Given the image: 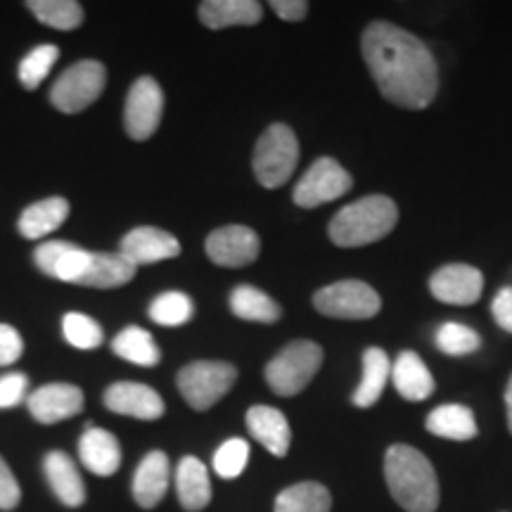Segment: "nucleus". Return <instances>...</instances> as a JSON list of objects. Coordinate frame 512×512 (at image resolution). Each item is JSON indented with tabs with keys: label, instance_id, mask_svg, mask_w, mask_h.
Listing matches in <instances>:
<instances>
[{
	"label": "nucleus",
	"instance_id": "obj_1",
	"mask_svg": "<svg viewBox=\"0 0 512 512\" xmlns=\"http://www.w3.org/2000/svg\"><path fill=\"white\" fill-rule=\"evenodd\" d=\"M361 53L377 91L401 110H425L437 98L439 69L432 50L392 22H370Z\"/></svg>",
	"mask_w": 512,
	"mask_h": 512
},
{
	"label": "nucleus",
	"instance_id": "obj_2",
	"mask_svg": "<svg viewBox=\"0 0 512 512\" xmlns=\"http://www.w3.org/2000/svg\"><path fill=\"white\" fill-rule=\"evenodd\" d=\"M389 494L406 512H437L439 479L425 453L408 444H394L384 456Z\"/></svg>",
	"mask_w": 512,
	"mask_h": 512
},
{
	"label": "nucleus",
	"instance_id": "obj_3",
	"mask_svg": "<svg viewBox=\"0 0 512 512\" xmlns=\"http://www.w3.org/2000/svg\"><path fill=\"white\" fill-rule=\"evenodd\" d=\"M399 223V207L387 195H368L347 204L332 216L328 235L332 245L354 249L380 242Z\"/></svg>",
	"mask_w": 512,
	"mask_h": 512
},
{
	"label": "nucleus",
	"instance_id": "obj_4",
	"mask_svg": "<svg viewBox=\"0 0 512 512\" xmlns=\"http://www.w3.org/2000/svg\"><path fill=\"white\" fill-rule=\"evenodd\" d=\"M323 349L311 339H297L268 361L264 377L278 396H297L309 387L323 366Z\"/></svg>",
	"mask_w": 512,
	"mask_h": 512
},
{
	"label": "nucleus",
	"instance_id": "obj_5",
	"mask_svg": "<svg viewBox=\"0 0 512 512\" xmlns=\"http://www.w3.org/2000/svg\"><path fill=\"white\" fill-rule=\"evenodd\" d=\"M299 162V140L287 124H271L256 140L252 169L256 181L275 190L290 181Z\"/></svg>",
	"mask_w": 512,
	"mask_h": 512
},
{
	"label": "nucleus",
	"instance_id": "obj_6",
	"mask_svg": "<svg viewBox=\"0 0 512 512\" xmlns=\"http://www.w3.org/2000/svg\"><path fill=\"white\" fill-rule=\"evenodd\" d=\"M238 380V370L223 361H195L181 368L178 389L195 411H209L216 406Z\"/></svg>",
	"mask_w": 512,
	"mask_h": 512
},
{
	"label": "nucleus",
	"instance_id": "obj_7",
	"mask_svg": "<svg viewBox=\"0 0 512 512\" xmlns=\"http://www.w3.org/2000/svg\"><path fill=\"white\" fill-rule=\"evenodd\" d=\"M318 313L339 320H368L382 309V297L363 280H339L313 294Z\"/></svg>",
	"mask_w": 512,
	"mask_h": 512
},
{
	"label": "nucleus",
	"instance_id": "obj_8",
	"mask_svg": "<svg viewBox=\"0 0 512 512\" xmlns=\"http://www.w3.org/2000/svg\"><path fill=\"white\" fill-rule=\"evenodd\" d=\"M107 72L100 62L83 60L76 62L67 72H62L55 86L50 88V102L64 114L83 112L100 98L105 88Z\"/></svg>",
	"mask_w": 512,
	"mask_h": 512
},
{
	"label": "nucleus",
	"instance_id": "obj_9",
	"mask_svg": "<svg viewBox=\"0 0 512 512\" xmlns=\"http://www.w3.org/2000/svg\"><path fill=\"white\" fill-rule=\"evenodd\" d=\"M354 188V178L337 159L320 157L311 164V169L294 185V204L304 209H316L320 204L339 200Z\"/></svg>",
	"mask_w": 512,
	"mask_h": 512
},
{
	"label": "nucleus",
	"instance_id": "obj_10",
	"mask_svg": "<svg viewBox=\"0 0 512 512\" xmlns=\"http://www.w3.org/2000/svg\"><path fill=\"white\" fill-rule=\"evenodd\" d=\"M164 112V93L159 83L150 76H143L131 86L126 98L124 124L126 133L133 140H147L159 128Z\"/></svg>",
	"mask_w": 512,
	"mask_h": 512
},
{
	"label": "nucleus",
	"instance_id": "obj_11",
	"mask_svg": "<svg viewBox=\"0 0 512 512\" xmlns=\"http://www.w3.org/2000/svg\"><path fill=\"white\" fill-rule=\"evenodd\" d=\"M430 292L437 302L472 306L484 292V275L470 264H446L430 278Z\"/></svg>",
	"mask_w": 512,
	"mask_h": 512
},
{
	"label": "nucleus",
	"instance_id": "obj_12",
	"mask_svg": "<svg viewBox=\"0 0 512 512\" xmlns=\"http://www.w3.org/2000/svg\"><path fill=\"white\" fill-rule=\"evenodd\" d=\"M207 256L216 266L242 268L254 264L261 252L259 235L247 226H223L204 242Z\"/></svg>",
	"mask_w": 512,
	"mask_h": 512
},
{
	"label": "nucleus",
	"instance_id": "obj_13",
	"mask_svg": "<svg viewBox=\"0 0 512 512\" xmlns=\"http://www.w3.org/2000/svg\"><path fill=\"white\" fill-rule=\"evenodd\" d=\"M93 254L86 249L69 245V242H43L34 252L36 266L50 278L62 280V283H81L91 266Z\"/></svg>",
	"mask_w": 512,
	"mask_h": 512
},
{
	"label": "nucleus",
	"instance_id": "obj_14",
	"mask_svg": "<svg viewBox=\"0 0 512 512\" xmlns=\"http://www.w3.org/2000/svg\"><path fill=\"white\" fill-rule=\"evenodd\" d=\"M105 406L112 413L131 415L138 420H157L164 415V399L155 389L138 382L112 384L105 392Z\"/></svg>",
	"mask_w": 512,
	"mask_h": 512
},
{
	"label": "nucleus",
	"instance_id": "obj_15",
	"mask_svg": "<svg viewBox=\"0 0 512 512\" xmlns=\"http://www.w3.org/2000/svg\"><path fill=\"white\" fill-rule=\"evenodd\" d=\"M83 408V392L74 384H46L29 396V413L43 425L74 418Z\"/></svg>",
	"mask_w": 512,
	"mask_h": 512
},
{
	"label": "nucleus",
	"instance_id": "obj_16",
	"mask_svg": "<svg viewBox=\"0 0 512 512\" xmlns=\"http://www.w3.org/2000/svg\"><path fill=\"white\" fill-rule=\"evenodd\" d=\"M121 254L136 266L143 264H157L164 259H176L181 254V242L166 230L140 226L121 240Z\"/></svg>",
	"mask_w": 512,
	"mask_h": 512
},
{
	"label": "nucleus",
	"instance_id": "obj_17",
	"mask_svg": "<svg viewBox=\"0 0 512 512\" xmlns=\"http://www.w3.org/2000/svg\"><path fill=\"white\" fill-rule=\"evenodd\" d=\"M247 427L252 437L275 458H285L290 453L292 430L283 411L273 406H252L247 411Z\"/></svg>",
	"mask_w": 512,
	"mask_h": 512
},
{
	"label": "nucleus",
	"instance_id": "obj_18",
	"mask_svg": "<svg viewBox=\"0 0 512 512\" xmlns=\"http://www.w3.org/2000/svg\"><path fill=\"white\" fill-rule=\"evenodd\" d=\"M169 489V458L162 451H152L140 460L133 475V498L140 508H157Z\"/></svg>",
	"mask_w": 512,
	"mask_h": 512
},
{
	"label": "nucleus",
	"instance_id": "obj_19",
	"mask_svg": "<svg viewBox=\"0 0 512 512\" xmlns=\"http://www.w3.org/2000/svg\"><path fill=\"white\" fill-rule=\"evenodd\" d=\"M79 456L93 475L110 477L121 465V446L114 434L100 427H88L79 439Z\"/></svg>",
	"mask_w": 512,
	"mask_h": 512
},
{
	"label": "nucleus",
	"instance_id": "obj_20",
	"mask_svg": "<svg viewBox=\"0 0 512 512\" xmlns=\"http://www.w3.org/2000/svg\"><path fill=\"white\" fill-rule=\"evenodd\" d=\"M392 382L406 401H425L437 389L430 368L415 351H403L392 363Z\"/></svg>",
	"mask_w": 512,
	"mask_h": 512
},
{
	"label": "nucleus",
	"instance_id": "obj_21",
	"mask_svg": "<svg viewBox=\"0 0 512 512\" xmlns=\"http://www.w3.org/2000/svg\"><path fill=\"white\" fill-rule=\"evenodd\" d=\"M264 17V10L256 0H204L200 5V19L207 29L252 27Z\"/></svg>",
	"mask_w": 512,
	"mask_h": 512
},
{
	"label": "nucleus",
	"instance_id": "obj_22",
	"mask_svg": "<svg viewBox=\"0 0 512 512\" xmlns=\"http://www.w3.org/2000/svg\"><path fill=\"white\" fill-rule=\"evenodd\" d=\"M43 470H46L48 484L53 494L67 505V508H79L86 501V486L76 470L74 460L62 451H50L43 460Z\"/></svg>",
	"mask_w": 512,
	"mask_h": 512
},
{
	"label": "nucleus",
	"instance_id": "obj_23",
	"mask_svg": "<svg viewBox=\"0 0 512 512\" xmlns=\"http://www.w3.org/2000/svg\"><path fill=\"white\" fill-rule=\"evenodd\" d=\"M176 491L183 510L200 512L211 503V479L200 458L185 456L176 470Z\"/></svg>",
	"mask_w": 512,
	"mask_h": 512
},
{
	"label": "nucleus",
	"instance_id": "obj_24",
	"mask_svg": "<svg viewBox=\"0 0 512 512\" xmlns=\"http://www.w3.org/2000/svg\"><path fill=\"white\" fill-rule=\"evenodd\" d=\"M389 377H392V361H389L387 351L380 347H368L366 354H363V377L358 382L354 396H351V403L356 408H373L382 399Z\"/></svg>",
	"mask_w": 512,
	"mask_h": 512
},
{
	"label": "nucleus",
	"instance_id": "obj_25",
	"mask_svg": "<svg viewBox=\"0 0 512 512\" xmlns=\"http://www.w3.org/2000/svg\"><path fill=\"white\" fill-rule=\"evenodd\" d=\"M427 432L448 441H472L479 434L475 413L460 403H446L434 408L425 420Z\"/></svg>",
	"mask_w": 512,
	"mask_h": 512
},
{
	"label": "nucleus",
	"instance_id": "obj_26",
	"mask_svg": "<svg viewBox=\"0 0 512 512\" xmlns=\"http://www.w3.org/2000/svg\"><path fill=\"white\" fill-rule=\"evenodd\" d=\"M69 216V202L64 197H48L31 207L24 209V214L19 216V233L27 240L46 238L48 233H55L62 226L64 219Z\"/></svg>",
	"mask_w": 512,
	"mask_h": 512
},
{
	"label": "nucleus",
	"instance_id": "obj_27",
	"mask_svg": "<svg viewBox=\"0 0 512 512\" xmlns=\"http://www.w3.org/2000/svg\"><path fill=\"white\" fill-rule=\"evenodd\" d=\"M136 271L138 266L133 261H128L124 254H93L91 266H88V271L79 285L112 290V287L131 283L136 278Z\"/></svg>",
	"mask_w": 512,
	"mask_h": 512
},
{
	"label": "nucleus",
	"instance_id": "obj_28",
	"mask_svg": "<svg viewBox=\"0 0 512 512\" xmlns=\"http://www.w3.org/2000/svg\"><path fill=\"white\" fill-rule=\"evenodd\" d=\"M230 311L242 320H252V323H275L283 316V309L275 302L271 294L252 285H240L230 292Z\"/></svg>",
	"mask_w": 512,
	"mask_h": 512
},
{
	"label": "nucleus",
	"instance_id": "obj_29",
	"mask_svg": "<svg viewBox=\"0 0 512 512\" xmlns=\"http://www.w3.org/2000/svg\"><path fill=\"white\" fill-rule=\"evenodd\" d=\"M332 496L323 484L299 482L287 486L275 498V512H330Z\"/></svg>",
	"mask_w": 512,
	"mask_h": 512
},
{
	"label": "nucleus",
	"instance_id": "obj_30",
	"mask_svg": "<svg viewBox=\"0 0 512 512\" xmlns=\"http://www.w3.org/2000/svg\"><path fill=\"white\" fill-rule=\"evenodd\" d=\"M112 351L136 366L152 368L162 361V351L155 344L152 335L143 328H126L121 330L112 342Z\"/></svg>",
	"mask_w": 512,
	"mask_h": 512
},
{
	"label": "nucleus",
	"instance_id": "obj_31",
	"mask_svg": "<svg viewBox=\"0 0 512 512\" xmlns=\"http://www.w3.org/2000/svg\"><path fill=\"white\" fill-rule=\"evenodd\" d=\"M27 8L48 27L69 31L83 22V8L74 0H31Z\"/></svg>",
	"mask_w": 512,
	"mask_h": 512
},
{
	"label": "nucleus",
	"instance_id": "obj_32",
	"mask_svg": "<svg viewBox=\"0 0 512 512\" xmlns=\"http://www.w3.org/2000/svg\"><path fill=\"white\" fill-rule=\"evenodd\" d=\"M192 313H195V304L183 292H164L150 304V318L157 325H164V328L185 325L188 320H192Z\"/></svg>",
	"mask_w": 512,
	"mask_h": 512
},
{
	"label": "nucleus",
	"instance_id": "obj_33",
	"mask_svg": "<svg viewBox=\"0 0 512 512\" xmlns=\"http://www.w3.org/2000/svg\"><path fill=\"white\" fill-rule=\"evenodd\" d=\"M434 342H437L439 351H444L446 356H467L475 354L482 347V337L463 323H444L437 330Z\"/></svg>",
	"mask_w": 512,
	"mask_h": 512
},
{
	"label": "nucleus",
	"instance_id": "obj_34",
	"mask_svg": "<svg viewBox=\"0 0 512 512\" xmlns=\"http://www.w3.org/2000/svg\"><path fill=\"white\" fill-rule=\"evenodd\" d=\"M62 332L64 339L81 351L98 349L102 344V328L86 313H67L62 318Z\"/></svg>",
	"mask_w": 512,
	"mask_h": 512
},
{
	"label": "nucleus",
	"instance_id": "obj_35",
	"mask_svg": "<svg viewBox=\"0 0 512 512\" xmlns=\"http://www.w3.org/2000/svg\"><path fill=\"white\" fill-rule=\"evenodd\" d=\"M60 50L57 46H38L19 62V81L24 88L34 91L43 83V79L50 74V69L55 67Z\"/></svg>",
	"mask_w": 512,
	"mask_h": 512
},
{
	"label": "nucleus",
	"instance_id": "obj_36",
	"mask_svg": "<svg viewBox=\"0 0 512 512\" xmlns=\"http://www.w3.org/2000/svg\"><path fill=\"white\" fill-rule=\"evenodd\" d=\"M249 463V444L245 439H228L214 453V470L223 479H235L245 472Z\"/></svg>",
	"mask_w": 512,
	"mask_h": 512
},
{
	"label": "nucleus",
	"instance_id": "obj_37",
	"mask_svg": "<svg viewBox=\"0 0 512 512\" xmlns=\"http://www.w3.org/2000/svg\"><path fill=\"white\" fill-rule=\"evenodd\" d=\"M29 389V377L22 373H8L0 377V408H12L24 399Z\"/></svg>",
	"mask_w": 512,
	"mask_h": 512
},
{
	"label": "nucleus",
	"instance_id": "obj_38",
	"mask_svg": "<svg viewBox=\"0 0 512 512\" xmlns=\"http://www.w3.org/2000/svg\"><path fill=\"white\" fill-rule=\"evenodd\" d=\"M24 342L19 337V332L10 325H0V368L12 366L22 358Z\"/></svg>",
	"mask_w": 512,
	"mask_h": 512
},
{
	"label": "nucleus",
	"instance_id": "obj_39",
	"mask_svg": "<svg viewBox=\"0 0 512 512\" xmlns=\"http://www.w3.org/2000/svg\"><path fill=\"white\" fill-rule=\"evenodd\" d=\"M19 498H22V491H19L17 479L10 472L8 463L0 458V510L17 508Z\"/></svg>",
	"mask_w": 512,
	"mask_h": 512
},
{
	"label": "nucleus",
	"instance_id": "obj_40",
	"mask_svg": "<svg viewBox=\"0 0 512 512\" xmlns=\"http://www.w3.org/2000/svg\"><path fill=\"white\" fill-rule=\"evenodd\" d=\"M491 313H494L496 325L512 335V287H503L491 302Z\"/></svg>",
	"mask_w": 512,
	"mask_h": 512
},
{
	"label": "nucleus",
	"instance_id": "obj_41",
	"mask_svg": "<svg viewBox=\"0 0 512 512\" xmlns=\"http://www.w3.org/2000/svg\"><path fill=\"white\" fill-rule=\"evenodd\" d=\"M271 10L285 22H302L309 15V3L306 0H273Z\"/></svg>",
	"mask_w": 512,
	"mask_h": 512
},
{
	"label": "nucleus",
	"instance_id": "obj_42",
	"mask_svg": "<svg viewBox=\"0 0 512 512\" xmlns=\"http://www.w3.org/2000/svg\"><path fill=\"white\" fill-rule=\"evenodd\" d=\"M505 418H508V432L512 434V375L505 387Z\"/></svg>",
	"mask_w": 512,
	"mask_h": 512
}]
</instances>
